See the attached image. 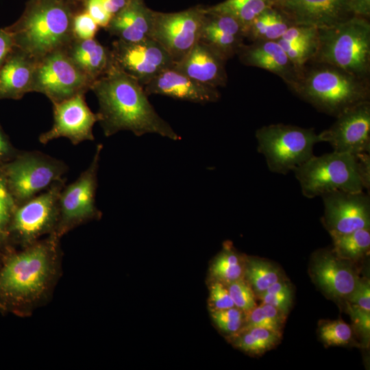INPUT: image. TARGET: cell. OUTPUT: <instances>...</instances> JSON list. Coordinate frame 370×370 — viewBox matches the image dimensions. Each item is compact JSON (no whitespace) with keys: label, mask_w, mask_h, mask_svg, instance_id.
Wrapping results in <instances>:
<instances>
[{"label":"cell","mask_w":370,"mask_h":370,"mask_svg":"<svg viewBox=\"0 0 370 370\" xmlns=\"http://www.w3.org/2000/svg\"><path fill=\"white\" fill-rule=\"evenodd\" d=\"M99 103V123L105 136L127 130L137 136L154 133L171 140L181 138L156 112L144 87L113 62L92 84Z\"/></svg>","instance_id":"obj_1"},{"label":"cell","mask_w":370,"mask_h":370,"mask_svg":"<svg viewBox=\"0 0 370 370\" xmlns=\"http://www.w3.org/2000/svg\"><path fill=\"white\" fill-rule=\"evenodd\" d=\"M79 8L70 0H29L18 19L5 29L14 47L38 60L64 49L75 38L73 21Z\"/></svg>","instance_id":"obj_2"},{"label":"cell","mask_w":370,"mask_h":370,"mask_svg":"<svg viewBox=\"0 0 370 370\" xmlns=\"http://www.w3.org/2000/svg\"><path fill=\"white\" fill-rule=\"evenodd\" d=\"M369 79L338 67L313 61L298 73L289 88L317 110L336 117L346 110L369 101Z\"/></svg>","instance_id":"obj_3"},{"label":"cell","mask_w":370,"mask_h":370,"mask_svg":"<svg viewBox=\"0 0 370 370\" xmlns=\"http://www.w3.org/2000/svg\"><path fill=\"white\" fill-rule=\"evenodd\" d=\"M319 29L316 53L310 61L330 64L365 79L370 75V23L353 16Z\"/></svg>","instance_id":"obj_4"},{"label":"cell","mask_w":370,"mask_h":370,"mask_svg":"<svg viewBox=\"0 0 370 370\" xmlns=\"http://www.w3.org/2000/svg\"><path fill=\"white\" fill-rule=\"evenodd\" d=\"M57 236L34 242L9 259L0 272V293L16 301L36 299L46 287L51 272Z\"/></svg>","instance_id":"obj_5"},{"label":"cell","mask_w":370,"mask_h":370,"mask_svg":"<svg viewBox=\"0 0 370 370\" xmlns=\"http://www.w3.org/2000/svg\"><path fill=\"white\" fill-rule=\"evenodd\" d=\"M303 195L312 199L333 191L365 189L355 155L333 151L313 156L293 171Z\"/></svg>","instance_id":"obj_6"},{"label":"cell","mask_w":370,"mask_h":370,"mask_svg":"<svg viewBox=\"0 0 370 370\" xmlns=\"http://www.w3.org/2000/svg\"><path fill=\"white\" fill-rule=\"evenodd\" d=\"M256 138L258 151L264 156L269 170L282 175L313 156L314 145L321 142L313 128L283 123L260 127Z\"/></svg>","instance_id":"obj_7"},{"label":"cell","mask_w":370,"mask_h":370,"mask_svg":"<svg viewBox=\"0 0 370 370\" xmlns=\"http://www.w3.org/2000/svg\"><path fill=\"white\" fill-rule=\"evenodd\" d=\"M1 166L17 206L65 178L69 169L62 160L39 151L19 153Z\"/></svg>","instance_id":"obj_8"},{"label":"cell","mask_w":370,"mask_h":370,"mask_svg":"<svg viewBox=\"0 0 370 370\" xmlns=\"http://www.w3.org/2000/svg\"><path fill=\"white\" fill-rule=\"evenodd\" d=\"M94 82L61 49L36 60L32 92L45 95L53 104L86 93Z\"/></svg>","instance_id":"obj_9"},{"label":"cell","mask_w":370,"mask_h":370,"mask_svg":"<svg viewBox=\"0 0 370 370\" xmlns=\"http://www.w3.org/2000/svg\"><path fill=\"white\" fill-rule=\"evenodd\" d=\"M103 145H97L88 166L69 185H64L59 195V217L55 235L58 236L72 227L100 217L96 206L97 174Z\"/></svg>","instance_id":"obj_10"},{"label":"cell","mask_w":370,"mask_h":370,"mask_svg":"<svg viewBox=\"0 0 370 370\" xmlns=\"http://www.w3.org/2000/svg\"><path fill=\"white\" fill-rule=\"evenodd\" d=\"M205 6L197 5L175 12L153 11L150 38L179 62L199 40Z\"/></svg>","instance_id":"obj_11"},{"label":"cell","mask_w":370,"mask_h":370,"mask_svg":"<svg viewBox=\"0 0 370 370\" xmlns=\"http://www.w3.org/2000/svg\"><path fill=\"white\" fill-rule=\"evenodd\" d=\"M66 178L56 182L48 189L17 206L9 232L21 242L30 245L42 234L55 232L59 217V195Z\"/></svg>","instance_id":"obj_12"},{"label":"cell","mask_w":370,"mask_h":370,"mask_svg":"<svg viewBox=\"0 0 370 370\" xmlns=\"http://www.w3.org/2000/svg\"><path fill=\"white\" fill-rule=\"evenodd\" d=\"M111 52L114 64L143 87L175 62L165 49L151 38L136 42L117 39Z\"/></svg>","instance_id":"obj_13"},{"label":"cell","mask_w":370,"mask_h":370,"mask_svg":"<svg viewBox=\"0 0 370 370\" xmlns=\"http://www.w3.org/2000/svg\"><path fill=\"white\" fill-rule=\"evenodd\" d=\"M323 224L330 236L370 228V197L363 191H333L321 196Z\"/></svg>","instance_id":"obj_14"},{"label":"cell","mask_w":370,"mask_h":370,"mask_svg":"<svg viewBox=\"0 0 370 370\" xmlns=\"http://www.w3.org/2000/svg\"><path fill=\"white\" fill-rule=\"evenodd\" d=\"M85 94L53 104V123L51 129L39 136L40 143L47 144L59 138H66L74 145L95 140L92 129L99 116L88 106Z\"/></svg>","instance_id":"obj_15"},{"label":"cell","mask_w":370,"mask_h":370,"mask_svg":"<svg viewBox=\"0 0 370 370\" xmlns=\"http://www.w3.org/2000/svg\"><path fill=\"white\" fill-rule=\"evenodd\" d=\"M335 122L319 134L333 151L356 155L370 152V101L356 105L336 117Z\"/></svg>","instance_id":"obj_16"},{"label":"cell","mask_w":370,"mask_h":370,"mask_svg":"<svg viewBox=\"0 0 370 370\" xmlns=\"http://www.w3.org/2000/svg\"><path fill=\"white\" fill-rule=\"evenodd\" d=\"M349 0H275L273 7L291 25L318 29L333 26L353 15L348 9Z\"/></svg>","instance_id":"obj_17"},{"label":"cell","mask_w":370,"mask_h":370,"mask_svg":"<svg viewBox=\"0 0 370 370\" xmlns=\"http://www.w3.org/2000/svg\"><path fill=\"white\" fill-rule=\"evenodd\" d=\"M312 262V275L317 285L332 297L347 299L360 279L348 261L322 249L315 253Z\"/></svg>","instance_id":"obj_18"},{"label":"cell","mask_w":370,"mask_h":370,"mask_svg":"<svg viewBox=\"0 0 370 370\" xmlns=\"http://www.w3.org/2000/svg\"><path fill=\"white\" fill-rule=\"evenodd\" d=\"M144 89L148 96L160 95L200 104L217 102L221 98L217 88L199 83L173 68L160 73Z\"/></svg>","instance_id":"obj_19"},{"label":"cell","mask_w":370,"mask_h":370,"mask_svg":"<svg viewBox=\"0 0 370 370\" xmlns=\"http://www.w3.org/2000/svg\"><path fill=\"white\" fill-rule=\"evenodd\" d=\"M244 27L230 15L210 12L205 6L199 40L207 45L226 61L237 55L245 44Z\"/></svg>","instance_id":"obj_20"},{"label":"cell","mask_w":370,"mask_h":370,"mask_svg":"<svg viewBox=\"0 0 370 370\" xmlns=\"http://www.w3.org/2000/svg\"><path fill=\"white\" fill-rule=\"evenodd\" d=\"M226 60L207 45L198 40L173 69L190 78L214 88L225 86Z\"/></svg>","instance_id":"obj_21"},{"label":"cell","mask_w":370,"mask_h":370,"mask_svg":"<svg viewBox=\"0 0 370 370\" xmlns=\"http://www.w3.org/2000/svg\"><path fill=\"white\" fill-rule=\"evenodd\" d=\"M237 56L242 64L271 72L288 87L297 78L298 71L277 40H260L244 44Z\"/></svg>","instance_id":"obj_22"},{"label":"cell","mask_w":370,"mask_h":370,"mask_svg":"<svg viewBox=\"0 0 370 370\" xmlns=\"http://www.w3.org/2000/svg\"><path fill=\"white\" fill-rule=\"evenodd\" d=\"M153 11L144 0H130L111 18L105 29L119 40L127 42L141 41L150 38Z\"/></svg>","instance_id":"obj_23"},{"label":"cell","mask_w":370,"mask_h":370,"mask_svg":"<svg viewBox=\"0 0 370 370\" xmlns=\"http://www.w3.org/2000/svg\"><path fill=\"white\" fill-rule=\"evenodd\" d=\"M36 60L16 47L0 67V99H20L32 92Z\"/></svg>","instance_id":"obj_24"},{"label":"cell","mask_w":370,"mask_h":370,"mask_svg":"<svg viewBox=\"0 0 370 370\" xmlns=\"http://www.w3.org/2000/svg\"><path fill=\"white\" fill-rule=\"evenodd\" d=\"M64 50L72 62L94 81L105 74L114 62L111 49L95 38H74Z\"/></svg>","instance_id":"obj_25"},{"label":"cell","mask_w":370,"mask_h":370,"mask_svg":"<svg viewBox=\"0 0 370 370\" xmlns=\"http://www.w3.org/2000/svg\"><path fill=\"white\" fill-rule=\"evenodd\" d=\"M370 228L359 229L350 233L333 235L331 251L339 258L355 262L367 254L370 248Z\"/></svg>","instance_id":"obj_26"},{"label":"cell","mask_w":370,"mask_h":370,"mask_svg":"<svg viewBox=\"0 0 370 370\" xmlns=\"http://www.w3.org/2000/svg\"><path fill=\"white\" fill-rule=\"evenodd\" d=\"M273 3V0H225L212 6H206V9L232 16L240 22L246 33L251 21L260 13L271 8Z\"/></svg>","instance_id":"obj_27"},{"label":"cell","mask_w":370,"mask_h":370,"mask_svg":"<svg viewBox=\"0 0 370 370\" xmlns=\"http://www.w3.org/2000/svg\"><path fill=\"white\" fill-rule=\"evenodd\" d=\"M243 278L256 296H258L271 285L282 279V274L278 267L267 260L245 257Z\"/></svg>","instance_id":"obj_28"},{"label":"cell","mask_w":370,"mask_h":370,"mask_svg":"<svg viewBox=\"0 0 370 370\" xmlns=\"http://www.w3.org/2000/svg\"><path fill=\"white\" fill-rule=\"evenodd\" d=\"M245 258L238 254L227 242L214 259L210 274L214 280L225 284L244 277Z\"/></svg>","instance_id":"obj_29"},{"label":"cell","mask_w":370,"mask_h":370,"mask_svg":"<svg viewBox=\"0 0 370 370\" xmlns=\"http://www.w3.org/2000/svg\"><path fill=\"white\" fill-rule=\"evenodd\" d=\"M279 334L262 328H250L232 336L235 347L251 354H261L273 348L280 339Z\"/></svg>","instance_id":"obj_30"},{"label":"cell","mask_w":370,"mask_h":370,"mask_svg":"<svg viewBox=\"0 0 370 370\" xmlns=\"http://www.w3.org/2000/svg\"><path fill=\"white\" fill-rule=\"evenodd\" d=\"M257 297L262 303L276 307L286 314L293 301V290L291 284L282 278Z\"/></svg>","instance_id":"obj_31"},{"label":"cell","mask_w":370,"mask_h":370,"mask_svg":"<svg viewBox=\"0 0 370 370\" xmlns=\"http://www.w3.org/2000/svg\"><path fill=\"white\" fill-rule=\"evenodd\" d=\"M319 335L328 345H345L352 340V329L341 319L323 321L319 325Z\"/></svg>","instance_id":"obj_32"},{"label":"cell","mask_w":370,"mask_h":370,"mask_svg":"<svg viewBox=\"0 0 370 370\" xmlns=\"http://www.w3.org/2000/svg\"><path fill=\"white\" fill-rule=\"evenodd\" d=\"M16 207L17 204L8 188L2 166L0 164V240L8 234L11 220Z\"/></svg>","instance_id":"obj_33"},{"label":"cell","mask_w":370,"mask_h":370,"mask_svg":"<svg viewBox=\"0 0 370 370\" xmlns=\"http://www.w3.org/2000/svg\"><path fill=\"white\" fill-rule=\"evenodd\" d=\"M211 316L217 328L232 336L243 328L245 312L236 307H232L221 310H212Z\"/></svg>","instance_id":"obj_34"},{"label":"cell","mask_w":370,"mask_h":370,"mask_svg":"<svg viewBox=\"0 0 370 370\" xmlns=\"http://www.w3.org/2000/svg\"><path fill=\"white\" fill-rule=\"evenodd\" d=\"M226 285L235 307L246 313L256 306V295L244 278Z\"/></svg>","instance_id":"obj_35"},{"label":"cell","mask_w":370,"mask_h":370,"mask_svg":"<svg viewBox=\"0 0 370 370\" xmlns=\"http://www.w3.org/2000/svg\"><path fill=\"white\" fill-rule=\"evenodd\" d=\"M280 39L317 49L319 29L310 26L292 25Z\"/></svg>","instance_id":"obj_36"},{"label":"cell","mask_w":370,"mask_h":370,"mask_svg":"<svg viewBox=\"0 0 370 370\" xmlns=\"http://www.w3.org/2000/svg\"><path fill=\"white\" fill-rule=\"evenodd\" d=\"M285 51L291 62L299 71L314 57L317 49L308 46H302L285 41L282 39L277 40Z\"/></svg>","instance_id":"obj_37"},{"label":"cell","mask_w":370,"mask_h":370,"mask_svg":"<svg viewBox=\"0 0 370 370\" xmlns=\"http://www.w3.org/2000/svg\"><path fill=\"white\" fill-rule=\"evenodd\" d=\"M99 27L92 17L83 9L75 14L73 21L75 38L83 40L94 38Z\"/></svg>","instance_id":"obj_38"},{"label":"cell","mask_w":370,"mask_h":370,"mask_svg":"<svg viewBox=\"0 0 370 370\" xmlns=\"http://www.w3.org/2000/svg\"><path fill=\"white\" fill-rule=\"evenodd\" d=\"M250 328H262L282 334V327L274 322L262 309L261 306L254 308L245 313V322L240 331ZM239 331V332H240Z\"/></svg>","instance_id":"obj_39"},{"label":"cell","mask_w":370,"mask_h":370,"mask_svg":"<svg viewBox=\"0 0 370 370\" xmlns=\"http://www.w3.org/2000/svg\"><path fill=\"white\" fill-rule=\"evenodd\" d=\"M347 309L355 330L365 343L368 345L370 336V311H367L348 301Z\"/></svg>","instance_id":"obj_40"},{"label":"cell","mask_w":370,"mask_h":370,"mask_svg":"<svg viewBox=\"0 0 370 370\" xmlns=\"http://www.w3.org/2000/svg\"><path fill=\"white\" fill-rule=\"evenodd\" d=\"M292 25L278 10L273 6L269 9V18L264 40H278Z\"/></svg>","instance_id":"obj_41"},{"label":"cell","mask_w":370,"mask_h":370,"mask_svg":"<svg viewBox=\"0 0 370 370\" xmlns=\"http://www.w3.org/2000/svg\"><path fill=\"white\" fill-rule=\"evenodd\" d=\"M210 301L212 310H221L235 307L227 285L219 280H214L210 286Z\"/></svg>","instance_id":"obj_42"},{"label":"cell","mask_w":370,"mask_h":370,"mask_svg":"<svg viewBox=\"0 0 370 370\" xmlns=\"http://www.w3.org/2000/svg\"><path fill=\"white\" fill-rule=\"evenodd\" d=\"M346 300L367 311H370L369 280L359 279L354 291Z\"/></svg>","instance_id":"obj_43"},{"label":"cell","mask_w":370,"mask_h":370,"mask_svg":"<svg viewBox=\"0 0 370 370\" xmlns=\"http://www.w3.org/2000/svg\"><path fill=\"white\" fill-rule=\"evenodd\" d=\"M81 6L99 27L106 28L108 26L112 17L97 1L95 0H82Z\"/></svg>","instance_id":"obj_44"},{"label":"cell","mask_w":370,"mask_h":370,"mask_svg":"<svg viewBox=\"0 0 370 370\" xmlns=\"http://www.w3.org/2000/svg\"><path fill=\"white\" fill-rule=\"evenodd\" d=\"M359 175L364 188L370 190V156L369 153H362L355 155Z\"/></svg>","instance_id":"obj_45"},{"label":"cell","mask_w":370,"mask_h":370,"mask_svg":"<svg viewBox=\"0 0 370 370\" xmlns=\"http://www.w3.org/2000/svg\"><path fill=\"white\" fill-rule=\"evenodd\" d=\"M14 48L13 38L5 29H0V67Z\"/></svg>","instance_id":"obj_46"},{"label":"cell","mask_w":370,"mask_h":370,"mask_svg":"<svg viewBox=\"0 0 370 370\" xmlns=\"http://www.w3.org/2000/svg\"><path fill=\"white\" fill-rule=\"evenodd\" d=\"M348 9L353 16L369 19L370 16V0H349Z\"/></svg>","instance_id":"obj_47"},{"label":"cell","mask_w":370,"mask_h":370,"mask_svg":"<svg viewBox=\"0 0 370 370\" xmlns=\"http://www.w3.org/2000/svg\"><path fill=\"white\" fill-rule=\"evenodd\" d=\"M112 17L122 10L130 0H95Z\"/></svg>","instance_id":"obj_48"},{"label":"cell","mask_w":370,"mask_h":370,"mask_svg":"<svg viewBox=\"0 0 370 370\" xmlns=\"http://www.w3.org/2000/svg\"><path fill=\"white\" fill-rule=\"evenodd\" d=\"M260 306L265 314L269 316L274 322L281 327L283 326L286 315L285 313L276 307L267 304L262 303Z\"/></svg>","instance_id":"obj_49"},{"label":"cell","mask_w":370,"mask_h":370,"mask_svg":"<svg viewBox=\"0 0 370 370\" xmlns=\"http://www.w3.org/2000/svg\"><path fill=\"white\" fill-rule=\"evenodd\" d=\"M12 154H14V150L0 126V160L6 159Z\"/></svg>","instance_id":"obj_50"},{"label":"cell","mask_w":370,"mask_h":370,"mask_svg":"<svg viewBox=\"0 0 370 370\" xmlns=\"http://www.w3.org/2000/svg\"><path fill=\"white\" fill-rule=\"evenodd\" d=\"M70 1H71L73 2L74 3L78 5L79 6H80V7L82 8V6H81V3H82V0H70Z\"/></svg>","instance_id":"obj_51"}]
</instances>
